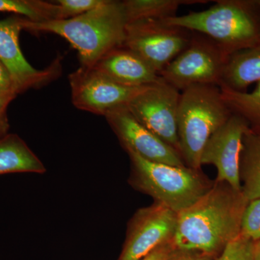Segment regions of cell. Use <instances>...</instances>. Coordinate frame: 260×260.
Listing matches in <instances>:
<instances>
[{"instance_id": "cell-11", "label": "cell", "mask_w": 260, "mask_h": 260, "mask_svg": "<svg viewBox=\"0 0 260 260\" xmlns=\"http://www.w3.org/2000/svg\"><path fill=\"white\" fill-rule=\"evenodd\" d=\"M126 151L149 161L174 167H186L180 154L135 119L126 107L105 116Z\"/></svg>"}, {"instance_id": "cell-10", "label": "cell", "mask_w": 260, "mask_h": 260, "mask_svg": "<svg viewBox=\"0 0 260 260\" xmlns=\"http://www.w3.org/2000/svg\"><path fill=\"white\" fill-rule=\"evenodd\" d=\"M177 222L178 213L160 203L140 208L128 224L119 260H140L174 240Z\"/></svg>"}, {"instance_id": "cell-5", "label": "cell", "mask_w": 260, "mask_h": 260, "mask_svg": "<svg viewBox=\"0 0 260 260\" xmlns=\"http://www.w3.org/2000/svg\"><path fill=\"white\" fill-rule=\"evenodd\" d=\"M126 153L131 161L129 184L178 214L194 204L213 185L200 171L149 161L133 152Z\"/></svg>"}, {"instance_id": "cell-15", "label": "cell", "mask_w": 260, "mask_h": 260, "mask_svg": "<svg viewBox=\"0 0 260 260\" xmlns=\"http://www.w3.org/2000/svg\"><path fill=\"white\" fill-rule=\"evenodd\" d=\"M260 81V42L229 57L219 87L246 92L254 82Z\"/></svg>"}, {"instance_id": "cell-22", "label": "cell", "mask_w": 260, "mask_h": 260, "mask_svg": "<svg viewBox=\"0 0 260 260\" xmlns=\"http://www.w3.org/2000/svg\"><path fill=\"white\" fill-rule=\"evenodd\" d=\"M240 234L254 242L260 240V198L251 200L246 205L241 221Z\"/></svg>"}, {"instance_id": "cell-26", "label": "cell", "mask_w": 260, "mask_h": 260, "mask_svg": "<svg viewBox=\"0 0 260 260\" xmlns=\"http://www.w3.org/2000/svg\"><path fill=\"white\" fill-rule=\"evenodd\" d=\"M8 94L18 95L15 92L11 77L8 70L0 61V95Z\"/></svg>"}, {"instance_id": "cell-6", "label": "cell", "mask_w": 260, "mask_h": 260, "mask_svg": "<svg viewBox=\"0 0 260 260\" xmlns=\"http://www.w3.org/2000/svg\"><path fill=\"white\" fill-rule=\"evenodd\" d=\"M229 57L213 39L192 31L186 49L159 75L179 91L199 84L219 86Z\"/></svg>"}, {"instance_id": "cell-21", "label": "cell", "mask_w": 260, "mask_h": 260, "mask_svg": "<svg viewBox=\"0 0 260 260\" xmlns=\"http://www.w3.org/2000/svg\"><path fill=\"white\" fill-rule=\"evenodd\" d=\"M255 243L239 234L228 243L216 260H255Z\"/></svg>"}, {"instance_id": "cell-20", "label": "cell", "mask_w": 260, "mask_h": 260, "mask_svg": "<svg viewBox=\"0 0 260 260\" xmlns=\"http://www.w3.org/2000/svg\"><path fill=\"white\" fill-rule=\"evenodd\" d=\"M0 12L23 15L32 22L61 20L60 10L56 2L40 0H0Z\"/></svg>"}, {"instance_id": "cell-19", "label": "cell", "mask_w": 260, "mask_h": 260, "mask_svg": "<svg viewBox=\"0 0 260 260\" xmlns=\"http://www.w3.org/2000/svg\"><path fill=\"white\" fill-rule=\"evenodd\" d=\"M220 88L222 99L232 114L244 119L251 132L260 134V81L251 93Z\"/></svg>"}, {"instance_id": "cell-7", "label": "cell", "mask_w": 260, "mask_h": 260, "mask_svg": "<svg viewBox=\"0 0 260 260\" xmlns=\"http://www.w3.org/2000/svg\"><path fill=\"white\" fill-rule=\"evenodd\" d=\"M192 31L164 20L127 24L122 47L134 51L160 74L189 44Z\"/></svg>"}, {"instance_id": "cell-2", "label": "cell", "mask_w": 260, "mask_h": 260, "mask_svg": "<svg viewBox=\"0 0 260 260\" xmlns=\"http://www.w3.org/2000/svg\"><path fill=\"white\" fill-rule=\"evenodd\" d=\"M23 29L56 34L78 51L81 67L92 68L103 56L124 42L127 20L122 1L102 6L75 18L32 22L21 18Z\"/></svg>"}, {"instance_id": "cell-3", "label": "cell", "mask_w": 260, "mask_h": 260, "mask_svg": "<svg viewBox=\"0 0 260 260\" xmlns=\"http://www.w3.org/2000/svg\"><path fill=\"white\" fill-rule=\"evenodd\" d=\"M166 23L200 32L231 56L260 42L257 0H219L209 9L164 20Z\"/></svg>"}, {"instance_id": "cell-27", "label": "cell", "mask_w": 260, "mask_h": 260, "mask_svg": "<svg viewBox=\"0 0 260 260\" xmlns=\"http://www.w3.org/2000/svg\"><path fill=\"white\" fill-rule=\"evenodd\" d=\"M174 240L166 243L140 260H164L176 249Z\"/></svg>"}, {"instance_id": "cell-9", "label": "cell", "mask_w": 260, "mask_h": 260, "mask_svg": "<svg viewBox=\"0 0 260 260\" xmlns=\"http://www.w3.org/2000/svg\"><path fill=\"white\" fill-rule=\"evenodd\" d=\"M180 94L164 80L150 85L126 107L137 120L179 153L177 113Z\"/></svg>"}, {"instance_id": "cell-8", "label": "cell", "mask_w": 260, "mask_h": 260, "mask_svg": "<svg viewBox=\"0 0 260 260\" xmlns=\"http://www.w3.org/2000/svg\"><path fill=\"white\" fill-rule=\"evenodd\" d=\"M69 82L75 107L104 116L116 109L127 107L135 98L150 86H124L93 68L84 67L69 75Z\"/></svg>"}, {"instance_id": "cell-17", "label": "cell", "mask_w": 260, "mask_h": 260, "mask_svg": "<svg viewBox=\"0 0 260 260\" xmlns=\"http://www.w3.org/2000/svg\"><path fill=\"white\" fill-rule=\"evenodd\" d=\"M242 192L248 201L260 198V134L248 129L240 155Z\"/></svg>"}, {"instance_id": "cell-12", "label": "cell", "mask_w": 260, "mask_h": 260, "mask_svg": "<svg viewBox=\"0 0 260 260\" xmlns=\"http://www.w3.org/2000/svg\"><path fill=\"white\" fill-rule=\"evenodd\" d=\"M249 129L239 116H231L227 122L215 132L205 146L200 164H213L218 170L215 181L225 182L233 189L242 191L240 179V155L242 139Z\"/></svg>"}, {"instance_id": "cell-28", "label": "cell", "mask_w": 260, "mask_h": 260, "mask_svg": "<svg viewBox=\"0 0 260 260\" xmlns=\"http://www.w3.org/2000/svg\"><path fill=\"white\" fill-rule=\"evenodd\" d=\"M255 260H260V240L255 243Z\"/></svg>"}, {"instance_id": "cell-1", "label": "cell", "mask_w": 260, "mask_h": 260, "mask_svg": "<svg viewBox=\"0 0 260 260\" xmlns=\"http://www.w3.org/2000/svg\"><path fill=\"white\" fill-rule=\"evenodd\" d=\"M248 201L242 191L215 181L194 204L178 214L174 243L177 249L221 253L240 234L241 221Z\"/></svg>"}, {"instance_id": "cell-25", "label": "cell", "mask_w": 260, "mask_h": 260, "mask_svg": "<svg viewBox=\"0 0 260 260\" xmlns=\"http://www.w3.org/2000/svg\"><path fill=\"white\" fill-rule=\"evenodd\" d=\"M15 94L0 95V139L8 135L9 129L7 109L10 103L16 97Z\"/></svg>"}, {"instance_id": "cell-4", "label": "cell", "mask_w": 260, "mask_h": 260, "mask_svg": "<svg viewBox=\"0 0 260 260\" xmlns=\"http://www.w3.org/2000/svg\"><path fill=\"white\" fill-rule=\"evenodd\" d=\"M232 116L218 85H191L180 94L177 113L179 153L186 167L200 171V158L212 135Z\"/></svg>"}, {"instance_id": "cell-29", "label": "cell", "mask_w": 260, "mask_h": 260, "mask_svg": "<svg viewBox=\"0 0 260 260\" xmlns=\"http://www.w3.org/2000/svg\"><path fill=\"white\" fill-rule=\"evenodd\" d=\"M258 3H259V5H260V0H257Z\"/></svg>"}, {"instance_id": "cell-18", "label": "cell", "mask_w": 260, "mask_h": 260, "mask_svg": "<svg viewBox=\"0 0 260 260\" xmlns=\"http://www.w3.org/2000/svg\"><path fill=\"white\" fill-rule=\"evenodd\" d=\"M127 24L141 20H164L177 16L183 5L208 3L204 0H125L122 1Z\"/></svg>"}, {"instance_id": "cell-13", "label": "cell", "mask_w": 260, "mask_h": 260, "mask_svg": "<svg viewBox=\"0 0 260 260\" xmlns=\"http://www.w3.org/2000/svg\"><path fill=\"white\" fill-rule=\"evenodd\" d=\"M22 29L21 18L0 20V61L8 70L17 94L50 81L57 75L59 68V61L43 70L29 64L19 44Z\"/></svg>"}, {"instance_id": "cell-14", "label": "cell", "mask_w": 260, "mask_h": 260, "mask_svg": "<svg viewBox=\"0 0 260 260\" xmlns=\"http://www.w3.org/2000/svg\"><path fill=\"white\" fill-rule=\"evenodd\" d=\"M90 68L127 87L147 86L164 80L144 59L122 46L108 52Z\"/></svg>"}, {"instance_id": "cell-24", "label": "cell", "mask_w": 260, "mask_h": 260, "mask_svg": "<svg viewBox=\"0 0 260 260\" xmlns=\"http://www.w3.org/2000/svg\"><path fill=\"white\" fill-rule=\"evenodd\" d=\"M215 255L201 251L183 250L176 248L164 260H215Z\"/></svg>"}, {"instance_id": "cell-23", "label": "cell", "mask_w": 260, "mask_h": 260, "mask_svg": "<svg viewBox=\"0 0 260 260\" xmlns=\"http://www.w3.org/2000/svg\"><path fill=\"white\" fill-rule=\"evenodd\" d=\"M107 0H58L56 1L60 10L61 20L75 18L85 14L99 7Z\"/></svg>"}, {"instance_id": "cell-16", "label": "cell", "mask_w": 260, "mask_h": 260, "mask_svg": "<svg viewBox=\"0 0 260 260\" xmlns=\"http://www.w3.org/2000/svg\"><path fill=\"white\" fill-rule=\"evenodd\" d=\"M45 172L46 168L40 159L18 135L8 134L0 139V175Z\"/></svg>"}]
</instances>
